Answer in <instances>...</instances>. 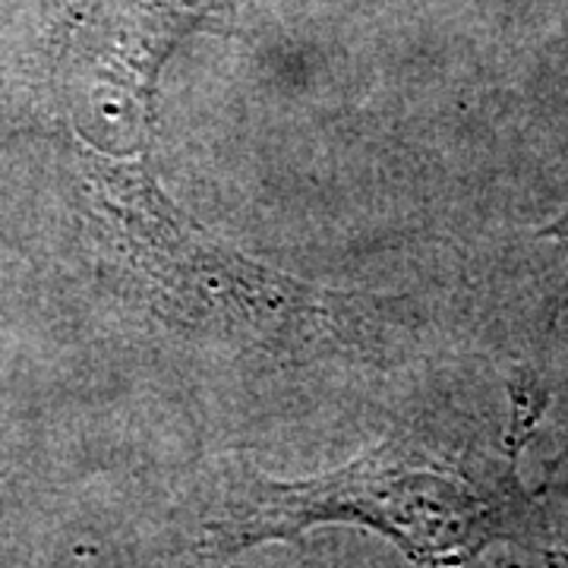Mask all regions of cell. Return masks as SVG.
Segmentation results:
<instances>
[{"label": "cell", "instance_id": "1", "mask_svg": "<svg viewBox=\"0 0 568 568\" xmlns=\"http://www.w3.org/2000/svg\"><path fill=\"white\" fill-rule=\"evenodd\" d=\"M323 521H357L392 537L414 562L448 566L480 547L487 508L465 484L414 462L398 443H386L345 470L301 484L237 474L222 511L209 521L205 547L237 552Z\"/></svg>", "mask_w": 568, "mask_h": 568}, {"label": "cell", "instance_id": "2", "mask_svg": "<svg viewBox=\"0 0 568 568\" xmlns=\"http://www.w3.org/2000/svg\"><path fill=\"white\" fill-rule=\"evenodd\" d=\"M95 196L121 227L136 268L196 316H224L278 338H320L345 332L347 297L275 275L203 237L142 164H102Z\"/></svg>", "mask_w": 568, "mask_h": 568}, {"label": "cell", "instance_id": "3", "mask_svg": "<svg viewBox=\"0 0 568 568\" xmlns=\"http://www.w3.org/2000/svg\"><path fill=\"white\" fill-rule=\"evenodd\" d=\"M205 0H95L89 36L104 73H114L136 118L149 114V95L168 51L203 17Z\"/></svg>", "mask_w": 568, "mask_h": 568}, {"label": "cell", "instance_id": "4", "mask_svg": "<svg viewBox=\"0 0 568 568\" xmlns=\"http://www.w3.org/2000/svg\"><path fill=\"white\" fill-rule=\"evenodd\" d=\"M549 237H556V241H562V244H568V212L559 219V222H552L547 227Z\"/></svg>", "mask_w": 568, "mask_h": 568}]
</instances>
